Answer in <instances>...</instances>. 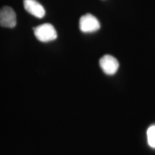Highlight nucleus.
I'll use <instances>...</instances> for the list:
<instances>
[{
  "label": "nucleus",
  "mask_w": 155,
  "mask_h": 155,
  "mask_svg": "<svg viewBox=\"0 0 155 155\" xmlns=\"http://www.w3.org/2000/svg\"><path fill=\"white\" fill-rule=\"evenodd\" d=\"M34 34L39 41L42 42L53 41L58 37L55 28L50 23H45L35 28Z\"/></svg>",
  "instance_id": "f257e3e1"
},
{
  "label": "nucleus",
  "mask_w": 155,
  "mask_h": 155,
  "mask_svg": "<svg viewBox=\"0 0 155 155\" xmlns=\"http://www.w3.org/2000/svg\"><path fill=\"white\" fill-rule=\"evenodd\" d=\"M79 27L81 32L91 33L99 30L101 25L96 17L91 14H86L81 17Z\"/></svg>",
  "instance_id": "f03ea898"
},
{
  "label": "nucleus",
  "mask_w": 155,
  "mask_h": 155,
  "mask_svg": "<svg viewBox=\"0 0 155 155\" xmlns=\"http://www.w3.org/2000/svg\"><path fill=\"white\" fill-rule=\"evenodd\" d=\"M17 25V16L14 9L5 6L0 9V25L3 28H13Z\"/></svg>",
  "instance_id": "7ed1b4c3"
},
{
  "label": "nucleus",
  "mask_w": 155,
  "mask_h": 155,
  "mask_svg": "<svg viewBox=\"0 0 155 155\" xmlns=\"http://www.w3.org/2000/svg\"><path fill=\"white\" fill-rule=\"evenodd\" d=\"M100 66L106 74L112 75L117 72L119 63L117 59L112 55H106L101 58L99 61Z\"/></svg>",
  "instance_id": "20e7f679"
},
{
  "label": "nucleus",
  "mask_w": 155,
  "mask_h": 155,
  "mask_svg": "<svg viewBox=\"0 0 155 155\" xmlns=\"http://www.w3.org/2000/svg\"><path fill=\"white\" fill-rule=\"evenodd\" d=\"M24 7L25 10L38 18H42L45 15V10L36 0H24Z\"/></svg>",
  "instance_id": "39448f33"
},
{
  "label": "nucleus",
  "mask_w": 155,
  "mask_h": 155,
  "mask_svg": "<svg viewBox=\"0 0 155 155\" xmlns=\"http://www.w3.org/2000/svg\"><path fill=\"white\" fill-rule=\"evenodd\" d=\"M147 141L151 147L155 148V125H152L147 130Z\"/></svg>",
  "instance_id": "423d86ee"
}]
</instances>
